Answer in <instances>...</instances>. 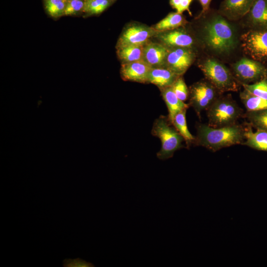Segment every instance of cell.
<instances>
[{
  "mask_svg": "<svg viewBox=\"0 0 267 267\" xmlns=\"http://www.w3.org/2000/svg\"><path fill=\"white\" fill-rule=\"evenodd\" d=\"M244 128L235 124L220 128H214L201 124L197 126V135L194 141L212 151L236 144H242L244 141Z\"/></svg>",
  "mask_w": 267,
  "mask_h": 267,
  "instance_id": "6da1fadb",
  "label": "cell"
},
{
  "mask_svg": "<svg viewBox=\"0 0 267 267\" xmlns=\"http://www.w3.org/2000/svg\"><path fill=\"white\" fill-rule=\"evenodd\" d=\"M203 39L212 50L227 54L236 46L237 38L231 25L221 15L212 18L203 28Z\"/></svg>",
  "mask_w": 267,
  "mask_h": 267,
  "instance_id": "7a4b0ae2",
  "label": "cell"
},
{
  "mask_svg": "<svg viewBox=\"0 0 267 267\" xmlns=\"http://www.w3.org/2000/svg\"><path fill=\"white\" fill-rule=\"evenodd\" d=\"M151 134L158 137L161 142V149L156 155L160 160H165L172 157L175 151L183 147L184 139L168 117L161 116L154 121Z\"/></svg>",
  "mask_w": 267,
  "mask_h": 267,
  "instance_id": "3957f363",
  "label": "cell"
},
{
  "mask_svg": "<svg viewBox=\"0 0 267 267\" xmlns=\"http://www.w3.org/2000/svg\"><path fill=\"white\" fill-rule=\"evenodd\" d=\"M208 125L220 128L236 124L242 109L229 96H219L206 110Z\"/></svg>",
  "mask_w": 267,
  "mask_h": 267,
  "instance_id": "277c9868",
  "label": "cell"
},
{
  "mask_svg": "<svg viewBox=\"0 0 267 267\" xmlns=\"http://www.w3.org/2000/svg\"><path fill=\"white\" fill-rule=\"evenodd\" d=\"M199 67L207 80L221 93L238 89L239 81L224 65L217 59L207 58L199 64Z\"/></svg>",
  "mask_w": 267,
  "mask_h": 267,
  "instance_id": "5b68a950",
  "label": "cell"
},
{
  "mask_svg": "<svg viewBox=\"0 0 267 267\" xmlns=\"http://www.w3.org/2000/svg\"><path fill=\"white\" fill-rule=\"evenodd\" d=\"M240 39L246 55L251 59L267 63V29H250Z\"/></svg>",
  "mask_w": 267,
  "mask_h": 267,
  "instance_id": "8992f818",
  "label": "cell"
},
{
  "mask_svg": "<svg viewBox=\"0 0 267 267\" xmlns=\"http://www.w3.org/2000/svg\"><path fill=\"white\" fill-rule=\"evenodd\" d=\"M221 93L208 81H201L192 85L189 89V106L200 118L201 113L206 110Z\"/></svg>",
  "mask_w": 267,
  "mask_h": 267,
  "instance_id": "52a82bcc",
  "label": "cell"
},
{
  "mask_svg": "<svg viewBox=\"0 0 267 267\" xmlns=\"http://www.w3.org/2000/svg\"><path fill=\"white\" fill-rule=\"evenodd\" d=\"M231 66L240 84L255 83L267 77V65L250 58L243 57Z\"/></svg>",
  "mask_w": 267,
  "mask_h": 267,
  "instance_id": "ba28073f",
  "label": "cell"
},
{
  "mask_svg": "<svg viewBox=\"0 0 267 267\" xmlns=\"http://www.w3.org/2000/svg\"><path fill=\"white\" fill-rule=\"evenodd\" d=\"M158 32L152 27L133 24L127 27L119 37L117 47L127 45L144 46Z\"/></svg>",
  "mask_w": 267,
  "mask_h": 267,
  "instance_id": "9c48e42d",
  "label": "cell"
},
{
  "mask_svg": "<svg viewBox=\"0 0 267 267\" xmlns=\"http://www.w3.org/2000/svg\"><path fill=\"white\" fill-rule=\"evenodd\" d=\"M195 54L191 48H169L165 67L178 76H182L194 62Z\"/></svg>",
  "mask_w": 267,
  "mask_h": 267,
  "instance_id": "30bf717a",
  "label": "cell"
},
{
  "mask_svg": "<svg viewBox=\"0 0 267 267\" xmlns=\"http://www.w3.org/2000/svg\"><path fill=\"white\" fill-rule=\"evenodd\" d=\"M162 44L168 48L184 47L191 48L194 44L192 37L186 31L181 29L158 32L155 36Z\"/></svg>",
  "mask_w": 267,
  "mask_h": 267,
  "instance_id": "8fae6325",
  "label": "cell"
},
{
  "mask_svg": "<svg viewBox=\"0 0 267 267\" xmlns=\"http://www.w3.org/2000/svg\"><path fill=\"white\" fill-rule=\"evenodd\" d=\"M151 68L143 60L122 64L121 76L124 81L148 83V75Z\"/></svg>",
  "mask_w": 267,
  "mask_h": 267,
  "instance_id": "7c38bea8",
  "label": "cell"
},
{
  "mask_svg": "<svg viewBox=\"0 0 267 267\" xmlns=\"http://www.w3.org/2000/svg\"><path fill=\"white\" fill-rule=\"evenodd\" d=\"M255 0H223L219 12L230 20H238L246 16Z\"/></svg>",
  "mask_w": 267,
  "mask_h": 267,
  "instance_id": "4fadbf2b",
  "label": "cell"
},
{
  "mask_svg": "<svg viewBox=\"0 0 267 267\" xmlns=\"http://www.w3.org/2000/svg\"><path fill=\"white\" fill-rule=\"evenodd\" d=\"M168 50L162 44L148 42L143 47V60L152 68L165 67Z\"/></svg>",
  "mask_w": 267,
  "mask_h": 267,
  "instance_id": "5bb4252c",
  "label": "cell"
},
{
  "mask_svg": "<svg viewBox=\"0 0 267 267\" xmlns=\"http://www.w3.org/2000/svg\"><path fill=\"white\" fill-rule=\"evenodd\" d=\"M246 16L251 29H267V0H255Z\"/></svg>",
  "mask_w": 267,
  "mask_h": 267,
  "instance_id": "9a60e30c",
  "label": "cell"
},
{
  "mask_svg": "<svg viewBox=\"0 0 267 267\" xmlns=\"http://www.w3.org/2000/svg\"><path fill=\"white\" fill-rule=\"evenodd\" d=\"M180 76L166 67L152 68L148 77V83L157 86L160 89L171 87Z\"/></svg>",
  "mask_w": 267,
  "mask_h": 267,
  "instance_id": "2e32d148",
  "label": "cell"
},
{
  "mask_svg": "<svg viewBox=\"0 0 267 267\" xmlns=\"http://www.w3.org/2000/svg\"><path fill=\"white\" fill-rule=\"evenodd\" d=\"M160 91L168 108V117L172 123L175 116L183 109H187L189 104L180 100L174 92L171 86L161 89Z\"/></svg>",
  "mask_w": 267,
  "mask_h": 267,
  "instance_id": "e0dca14e",
  "label": "cell"
},
{
  "mask_svg": "<svg viewBox=\"0 0 267 267\" xmlns=\"http://www.w3.org/2000/svg\"><path fill=\"white\" fill-rule=\"evenodd\" d=\"M246 126L245 140L242 144L256 150L267 151V131L257 129L254 132L250 124L248 123Z\"/></svg>",
  "mask_w": 267,
  "mask_h": 267,
  "instance_id": "ac0fdd59",
  "label": "cell"
},
{
  "mask_svg": "<svg viewBox=\"0 0 267 267\" xmlns=\"http://www.w3.org/2000/svg\"><path fill=\"white\" fill-rule=\"evenodd\" d=\"M187 21L182 14L177 12L169 13L152 28L158 32L174 30L184 25Z\"/></svg>",
  "mask_w": 267,
  "mask_h": 267,
  "instance_id": "d6986e66",
  "label": "cell"
},
{
  "mask_svg": "<svg viewBox=\"0 0 267 267\" xmlns=\"http://www.w3.org/2000/svg\"><path fill=\"white\" fill-rule=\"evenodd\" d=\"M144 46L127 45L117 47V55L122 64L143 60Z\"/></svg>",
  "mask_w": 267,
  "mask_h": 267,
  "instance_id": "ffe728a7",
  "label": "cell"
},
{
  "mask_svg": "<svg viewBox=\"0 0 267 267\" xmlns=\"http://www.w3.org/2000/svg\"><path fill=\"white\" fill-rule=\"evenodd\" d=\"M240 98L247 112L267 108V100L254 95L245 89L240 93Z\"/></svg>",
  "mask_w": 267,
  "mask_h": 267,
  "instance_id": "44dd1931",
  "label": "cell"
},
{
  "mask_svg": "<svg viewBox=\"0 0 267 267\" xmlns=\"http://www.w3.org/2000/svg\"><path fill=\"white\" fill-rule=\"evenodd\" d=\"M187 109L178 113L175 117L172 124L187 142L194 141L195 137L189 131L186 123V112Z\"/></svg>",
  "mask_w": 267,
  "mask_h": 267,
  "instance_id": "7402d4cb",
  "label": "cell"
},
{
  "mask_svg": "<svg viewBox=\"0 0 267 267\" xmlns=\"http://www.w3.org/2000/svg\"><path fill=\"white\" fill-rule=\"evenodd\" d=\"M245 116L248 124L252 127L267 131V108L259 111H246Z\"/></svg>",
  "mask_w": 267,
  "mask_h": 267,
  "instance_id": "603a6c76",
  "label": "cell"
},
{
  "mask_svg": "<svg viewBox=\"0 0 267 267\" xmlns=\"http://www.w3.org/2000/svg\"><path fill=\"white\" fill-rule=\"evenodd\" d=\"M114 0H86L84 12L89 15L98 14L104 11Z\"/></svg>",
  "mask_w": 267,
  "mask_h": 267,
  "instance_id": "cb8c5ba5",
  "label": "cell"
},
{
  "mask_svg": "<svg viewBox=\"0 0 267 267\" xmlns=\"http://www.w3.org/2000/svg\"><path fill=\"white\" fill-rule=\"evenodd\" d=\"M67 0H45V7L52 17L58 18L64 15Z\"/></svg>",
  "mask_w": 267,
  "mask_h": 267,
  "instance_id": "d4e9b609",
  "label": "cell"
},
{
  "mask_svg": "<svg viewBox=\"0 0 267 267\" xmlns=\"http://www.w3.org/2000/svg\"><path fill=\"white\" fill-rule=\"evenodd\" d=\"M251 94L267 100V77L252 84H241Z\"/></svg>",
  "mask_w": 267,
  "mask_h": 267,
  "instance_id": "484cf974",
  "label": "cell"
},
{
  "mask_svg": "<svg viewBox=\"0 0 267 267\" xmlns=\"http://www.w3.org/2000/svg\"><path fill=\"white\" fill-rule=\"evenodd\" d=\"M178 97L184 102L189 97V89L181 76H179L171 86Z\"/></svg>",
  "mask_w": 267,
  "mask_h": 267,
  "instance_id": "4316f807",
  "label": "cell"
},
{
  "mask_svg": "<svg viewBox=\"0 0 267 267\" xmlns=\"http://www.w3.org/2000/svg\"><path fill=\"white\" fill-rule=\"evenodd\" d=\"M86 0H67L65 15H73L84 12Z\"/></svg>",
  "mask_w": 267,
  "mask_h": 267,
  "instance_id": "83f0119b",
  "label": "cell"
},
{
  "mask_svg": "<svg viewBox=\"0 0 267 267\" xmlns=\"http://www.w3.org/2000/svg\"><path fill=\"white\" fill-rule=\"evenodd\" d=\"M63 267H94L95 266L80 258L75 259H65L63 261Z\"/></svg>",
  "mask_w": 267,
  "mask_h": 267,
  "instance_id": "f1b7e54d",
  "label": "cell"
},
{
  "mask_svg": "<svg viewBox=\"0 0 267 267\" xmlns=\"http://www.w3.org/2000/svg\"><path fill=\"white\" fill-rule=\"evenodd\" d=\"M192 1V0H170V3L172 7L176 10V12L182 14L184 11H187L191 14L189 6Z\"/></svg>",
  "mask_w": 267,
  "mask_h": 267,
  "instance_id": "f546056e",
  "label": "cell"
},
{
  "mask_svg": "<svg viewBox=\"0 0 267 267\" xmlns=\"http://www.w3.org/2000/svg\"><path fill=\"white\" fill-rule=\"evenodd\" d=\"M202 8V14L206 13L210 8L212 0H199Z\"/></svg>",
  "mask_w": 267,
  "mask_h": 267,
  "instance_id": "4dcf8cb0",
  "label": "cell"
}]
</instances>
